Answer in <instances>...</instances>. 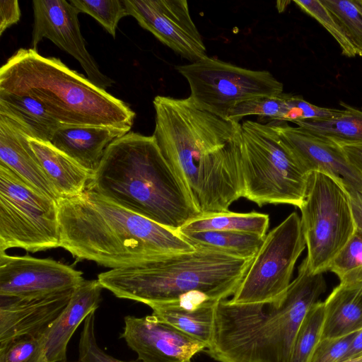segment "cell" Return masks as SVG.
Listing matches in <instances>:
<instances>
[{
	"instance_id": "cell-33",
	"label": "cell",
	"mask_w": 362,
	"mask_h": 362,
	"mask_svg": "<svg viewBox=\"0 0 362 362\" xmlns=\"http://www.w3.org/2000/svg\"><path fill=\"white\" fill-rule=\"evenodd\" d=\"M304 12L318 21L333 37L339 45L341 53L354 57L358 54L356 49L346 36V33L333 17L332 13L319 0L293 1Z\"/></svg>"
},
{
	"instance_id": "cell-2",
	"label": "cell",
	"mask_w": 362,
	"mask_h": 362,
	"mask_svg": "<svg viewBox=\"0 0 362 362\" xmlns=\"http://www.w3.org/2000/svg\"><path fill=\"white\" fill-rule=\"evenodd\" d=\"M57 203L60 247L79 260L113 269L195 250L178 231L122 208L92 189Z\"/></svg>"
},
{
	"instance_id": "cell-5",
	"label": "cell",
	"mask_w": 362,
	"mask_h": 362,
	"mask_svg": "<svg viewBox=\"0 0 362 362\" xmlns=\"http://www.w3.org/2000/svg\"><path fill=\"white\" fill-rule=\"evenodd\" d=\"M0 91L26 94L61 124L131 129L135 112L122 100L37 50L18 49L0 69Z\"/></svg>"
},
{
	"instance_id": "cell-29",
	"label": "cell",
	"mask_w": 362,
	"mask_h": 362,
	"mask_svg": "<svg viewBox=\"0 0 362 362\" xmlns=\"http://www.w3.org/2000/svg\"><path fill=\"white\" fill-rule=\"evenodd\" d=\"M340 280L339 284L362 283V233H355L331 262L329 269Z\"/></svg>"
},
{
	"instance_id": "cell-3",
	"label": "cell",
	"mask_w": 362,
	"mask_h": 362,
	"mask_svg": "<svg viewBox=\"0 0 362 362\" xmlns=\"http://www.w3.org/2000/svg\"><path fill=\"white\" fill-rule=\"evenodd\" d=\"M325 290L323 273L312 272L305 257L277 301L237 304L219 300L206 353L218 362H289L297 332Z\"/></svg>"
},
{
	"instance_id": "cell-42",
	"label": "cell",
	"mask_w": 362,
	"mask_h": 362,
	"mask_svg": "<svg viewBox=\"0 0 362 362\" xmlns=\"http://www.w3.org/2000/svg\"><path fill=\"white\" fill-rule=\"evenodd\" d=\"M340 362H362V353L356 356L347 358Z\"/></svg>"
},
{
	"instance_id": "cell-20",
	"label": "cell",
	"mask_w": 362,
	"mask_h": 362,
	"mask_svg": "<svg viewBox=\"0 0 362 362\" xmlns=\"http://www.w3.org/2000/svg\"><path fill=\"white\" fill-rule=\"evenodd\" d=\"M130 130L111 126L61 124L50 143L93 174L109 145Z\"/></svg>"
},
{
	"instance_id": "cell-25",
	"label": "cell",
	"mask_w": 362,
	"mask_h": 362,
	"mask_svg": "<svg viewBox=\"0 0 362 362\" xmlns=\"http://www.w3.org/2000/svg\"><path fill=\"white\" fill-rule=\"evenodd\" d=\"M178 232L194 247L243 259L254 258L264 238L256 234L232 231Z\"/></svg>"
},
{
	"instance_id": "cell-15",
	"label": "cell",
	"mask_w": 362,
	"mask_h": 362,
	"mask_svg": "<svg viewBox=\"0 0 362 362\" xmlns=\"http://www.w3.org/2000/svg\"><path fill=\"white\" fill-rule=\"evenodd\" d=\"M121 337L142 362H187L206 349L203 342L154 315L126 316Z\"/></svg>"
},
{
	"instance_id": "cell-8",
	"label": "cell",
	"mask_w": 362,
	"mask_h": 362,
	"mask_svg": "<svg viewBox=\"0 0 362 362\" xmlns=\"http://www.w3.org/2000/svg\"><path fill=\"white\" fill-rule=\"evenodd\" d=\"M299 209L309 267L323 273L356 231L348 192L332 176L312 172Z\"/></svg>"
},
{
	"instance_id": "cell-37",
	"label": "cell",
	"mask_w": 362,
	"mask_h": 362,
	"mask_svg": "<svg viewBox=\"0 0 362 362\" xmlns=\"http://www.w3.org/2000/svg\"><path fill=\"white\" fill-rule=\"evenodd\" d=\"M356 333L349 335L321 339L309 362H340L345 359Z\"/></svg>"
},
{
	"instance_id": "cell-13",
	"label": "cell",
	"mask_w": 362,
	"mask_h": 362,
	"mask_svg": "<svg viewBox=\"0 0 362 362\" xmlns=\"http://www.w3.org/2000/svg\"><path fill=\"white\" fill-rule=\"evenodd\" d=\"M33 9L32 49L37 50L39 42L47 38L74 57L93 84L106 90L114 83L86 49L80 29V11L74 6L66 0H34Z\"/></svg>"
},
{
	"instance_id": "cell-43",
	"label": "cell",
	"mask_w": 362,
	"mask_h": 362,
	"mask_svg": "<svg viewBox=\"0 0 362 362\" xmlns=\"http://www.w3.org/2000/svg\"><path fill=\"white\" fill-rule=\"evenodd\" d=\"M356 7L362 13V0H351Z\"/></svg>"
},
{
	"instance_id": "cell-24",
	"label": "cell",
	"mask_w": 362,
	"mask_h": 362,
	"mask_svg": "<svg viewBox=\"0 0 362 362\" xmlns=\"http://www.w3.org/2000/svg\"><path fill=\"white\" fill-rule=\"evenodd\" d=\"M0 115L20 124L30 138L50 142L61 125L42 105L26 94L0 91Z\"/></svg>"
},
{
	"instance_id": "cell-14",
	"label": "cell",
	"mask_w": 362,
	"mask_h": 362,
	"mask_svg": "<svg viewBox=\"0 0 362 362\" xmlns=\"http://www.w3.org/2000/svg\"><path fill=\"white\" fill-rule=\"evenodd\" d=\"M82 272L49 258L13 256L0 252V296H38L74 289Z\"/></svg>"
},
{
	"instance_id": "cell-23",
	"label": "cell",
	"mask_w": 362,
	"mask_h": 362,
	"mask_svg": "<svg viewBox=\"0 0 362 362\" xmlns=\"http://www.w3.org/2000/svg\"><path fill=\"white\" fill-rule=\"evenodd\" d=\"M324 305L322 339L341 337L362 329V283L339 284Z\"/></svg>"
},
{
	"instance_id": "cell-38",
	"label": "cell",
	"mask_w": 362,
	"mask_h": 362,
	"mask_svg": "<svg viewBox=\"0 0 362 362\" xmlns=\"http://www.w3.org/2000/svg\"><path fill=\"white\" fill-rule=\"evenodd\" d=\"M21 9L17 0L0 1V35L21 18Z\"/></svg>"
},
{
	"instance_id": "cell-9",
	"label": "cell",
	"mask_w": 362,
	"mask_h": 362,
	"mask_svg": "<svg viewBox=\"0 0 362 362\" xmlns=\"http://www.w3.org/2000/svg\"><path fill=\"white\" fill-rule=\"evenodd\" d=\"M60 247L57 201L34 189L0 163V252Z\"/></svg>"
},
{
	"instance_id": "cell-11",
	"label": "cell",
	"mask_w": 362,
	"mask_h": 362,
	"mask_svg": "<svg viewBox=\"0 0 362 362\" xmlns=\"http://www.w3.org/2000/svg\"><path fill=\"white\" fill-rule=\"evenodd\" d=\"M305 246L300 218L293 212L265 235L229 300L237 304L269 303L281 298Z\"/></svg>"
},
{
	"instance_id": "cell-28",
	"label": "cell",
	"mask_w": 362,
	"mask_h": 362,
	"mask_svg": "<svg viewBox=\"0 0 362 362\" xmlns=\"http://www.w3.org/2000/svg\"><path fill=\"white\" fill-rule=\"evenodd\" d=\"M325 319L324 302H316L308 310L298 332L289 362H309L322 339Z\"/></svg>"
},
{
	"instance_id": "cell-12",
	"label": "cell",
	"mask_w": 362,
	"mask_h": 362,
	"mask_svg": "<svg viewBox=\"0 0 362 362\" xmlns=\"http://www.w3.org/2000/svg\"><path fill=\"white\" fill-rule=\"evenodd\" d=\"M129 16L160 42L192 62L207 56L186 0H124Z\"/></svg>"
},
{
	"instance_id": "cell-22",
	"label": "cell",
	"mask_w": 362,
	"mask_h": 362,
	"mask_svg": "<svg viewBox=\"0 0 362 362\" xmlns=\"http://www.w3.org/2000/svg\"><path fill=\"white\" fill-rule=\"evenodd\" d=\"M29 144L59 199L75 197L86 190L92 173L50 142L29 137Z\"/></svg>"
},
{
	"instance_id": "cell-10",
	"label": "cell",
	"mask_w": 362,
	"mask_h": 362,
	"mask_svg": "<svg viewBox=\"0 0 362 362\" xmlns=\"http://www.w3.org/2000/svg\"><path fill=\"white\" fill-rule=\"evenodd\" d=\"M176 69L189 86L188 100L196 107L225 119L244 102L283 93V83L269 71L248 69L209 57Z\"/></svg>"
},
{
	"instance_id": "cell-27",
	"label": "cell",
	"mask_w": 362,
	"mask_h": 362,
	"mask_svg": "<svg viewBox=\"0 0 362 362\" xmlns=\"http://www.w3.org/2000/svg\"><path fill=\"white\" fill-rule=\"evenodd\" d=\"M341 105L344 108L339 115L293 123L314 135L339 145L362 144V111L345 103Z\"/></svg>"
},
{
	"instance_id": "cell-35",
	"label": "cell",
	"mask_w": 362,
	"mask_h": 362,
	"mask_svg": "<svg viewBox=\"0 0 362 362\" xmlns=\"http://www.w3.org/2000/svg\"><path fill=\"white\" fill-rule=\"evenodd\" d=\"M95 313L90 314L83 322L78 343L79 362H142L138 358L131 361L119 360L99 347L95 334Z\"/></svg>"
},
{
	"instance_id": "cell-19",
	"label": "cell",
	"mask_w": 362,
	"mask_h": 362,
	"mask_svg": "<svg viewBox=\"0 0 362 362\" xmlns=\"http://www.w3.org/2000/svg\"><path fill=\"white\" fill-rule=\"evenodd\" d=\"M29 137L20 124L0 115V163L34 189L58 201L56 192L30 146Z\"/></svg>"
},
{
	"instance_id": "cell-21",
	"label": "cell",
	"mask_w": 362,
	"mask_h": 362,
	"mask_svg": "<svg viewBox=\"0 0 362 362\" xmlns=\"http://www.w3.org/2000/svg\"><path fill=\"white\" fill-rule=\"evenodd\" d=\"M201 291H190L175 300L148 305L162 322L203 342L208 347L212 335L214 308L218 303Z\"/></svg>"
},
{
	"instance_id": "cell-4",
	"label": "cell",
	"mask_w": 362,
	"mask_h": 362,
	"mask_svg": "<svg viewBox=\"0 0 362 362\" xmlns=\"http://www.w3.org/2000/svg\"><path fill=\"white\" fill-rule=\"evenodd\" d=\"M87 189L177 231L200 216L153 135L130 131L112 141Z\"/></svg>"
},
{
	"instance_id": "cell-30",
	"label": "cell",
	"mask_w": 362,
	"mask_h": 362,
	"mask_svg": "<svg viewBox=\"0 0 362 362\" xmlns=\"http://www.w3.org/2000/svg\"><path fill=\"white\" fill-rule=\"evenodd\" d=\"M289 94L281 93L277 95L261 97L244 102L230 112L228 119L236 123L245 117L257 115L271 121L284 122L288 110Z\"/></svg>"
},
{
	"instance_id": "cell-41",
	"label": "cell",
	"mask_w": 362,
	"mask_h": 362,
	"mask_svg": "<svg viewBox=\"0 0 362 362\" xmlns=\"http://www.w3.org/2000/svg\"><path fill=\"white\" fill-rule=\"evenodd\" d=\"M361 353H362V329L356 333L345 359Z\"/></svg>"
},
{
	"instance_id": "cell-44",
	"label": "cell",
	"mask_w": 362,
	"mask_h": 362,
	"mask_svg": "<svg viewBox=\"0 0 362 362\" xmlns=\"http://www.w3.org/2000/svg\"><path fill=\"white\" fill-rule=\"evenodd\" d=\"M187 362H191V361H187Z\"/></svg>"
},
{
	"instance_id": "cell-34",
	"label": "cell",
	"mask_w": 362,
	"mask_h": 362,
	"mask_svg": "<svg viewBox=\"0 0 362 362\" xmlns=\"http://www.w3.org/2000/svg\"><path fill=\"white\" fill-rule=\"evenodd\" d=\"M0 362H49L40 337H21L0 344Z\"/></svg>"
},
{
	"instance_id": "cell-31",
	"label": "cell",
	"mask_w": 362,
	"mask_h": 362,
	"mask_svg": "<svg viewBox=\"0 0 362 362\" xmlns=\"http://www.w3.org/2000/svg\"><path fill=\"white\" fill-rule=\"evenodd\" d=\"M80 13L90 15L113 37L119 21L129 16L124 0H69Z\"/></svg>"
},
{
	"instance_id": "cell-17",
	"label": "cell",
	"mask_w": 362,
	"mask_h": 362,
	"mask_svg": "<svg viewBox=\"0 0 362 362\" xmlns=\"http://www.w3.org/2000/svg\"><path fill=\"white\" fill-rule=\"evenodd\" d=\"M74 290L32 297L0 296V344L21 337H40L66 308Z\"/></svg>"
},
{
	"instance_id": "cell-32",
	"label": "cell",
	"mask_w": 362,
	"mask_h": 362,
	"mask_svg": "<svg viewBox=\"0 0 362 362\" xmlns=\"http://www.w3.org/2000/svg\"><path fill=\"white\" fill-rule=\"evenodd\" d=\"M321 2L340 25L358 55L362 57V13L352 1L322 0Z\"/></svg>"
},
{
	"instance_id": "cell-45",
	"label": "cell",
	"mask_w": 362,
	"mask_h": 362,
	"mask_svg": "<svg viewBox=\"0 0 362 362\" xmlns=\"http://www.w3.org/2000/svg\"><path fill=\"white\" fill-rule=\"evenodd\" d=\"M66 362V361H65Z\"/></svg>"
},
{
	"instance_id": "cell-26",
	"label": "cell",
	"mask_w": 362,
	"mask_h": 362,
	"mask_svg": "<svg viewBox=\"0 0 362 362\" xmlns=\"http://www.w3.org/2000/svg\"><path fill=\"white\" fill-rule=\"evenodd\" d=\"M269 225L268 214L251 211H226L199 216L183 226L178 231H232L265 237Z\"/></svg>"
},
{
	"instance_id": "cell-36",
	"label": "cell",
	"mask_w": 362,
	"mask_h": 362,
	"mask_svg": "<svg viewBox=\"0 0 362 362\" xmlns=\"http://www.w3.org/2000/svg\"><path fill=\"white\" fill-rule=\"evenodd\" d=\"M343 112L344 109L319 107L307 102L301 96L289 94L288 110L284 122L322 119L339 115Z\"/></svg>"
},
{
	"instance_id": "cell-7",
	"label": "cell",
	"mask_w": 362,
	"mask_h": 362,
	"mask_svg": "<svg viewBox=\"0 0 362 362\" xmlns=\"http://www.w3.org/2000/svg\"><path fill=\"white\" fill-rule=\"evenodd\" d=\"M243 197L259 206L291 204L299 208L308 173L270 124H241Z\"/></svg>"
},
{
	"instance_id": "cell-39",
	"label": "cell",
	"mask_w": 362,
	"mask_h": 362,
	"mask_svg": "<svg viewBox=\"0 0 362 362\" xmlns=\"http://www.w3.org/2000/svg\"><path fill=\"white\" fill-rule=\"evenodd\" d=\"M356 230L362 233V192L347 190Z\"/></svg>"
},
{
	"instance_id": "cell-40",
	"label": "cell",
	"mask_w": 362,
	"mask_h": 362,
	"mask_svg": "<svg viewBox=\"0 0 362 362\" xmlns=\"http://www.w3.org/2000/svg\"><path fill=\"white\" fill-rule=\"evenodd\" d=\"M339 146L348 160L362 176V144H341Z\"/></svg>"
},
{
	"instance_id": "cell-16",
	"label": "cell",
	"mask_w": 362,
	"mask_h": 362,
	"mask_svg": "<svg viewBox=\"0 0 362 362\" xmlns=\"http://www.w3.org/2000/svg\"><path fill=\"white\" fill-rule=\"evenodd\" d=\"M269 123L308 173H325L341 182L346 190L362 192V176L339 144L286 122Z\"/></svg>"
},
{
	"instance_id": "cell-18",
	"label": "cell",
	"mask_w": 362,
	"mask_h": 362,
	"mask_svg": "<svg viewBox=\"0 0 362 362\" xmlns=\"http://www.w3.org/2000/svg\"><path fill=\"white\" fill-rule=\"evenodd\" d=\"M98 280H85L74 288L58 317L40 337L49 362H65L68 344L79 325L95 312L101 300Z\"/></svg>"
},
{
	"instance_id": "cell-6",
	"label": "cell",
	"mask_w": 362,
	"mask_h": 362,
	"mask_svg": "<svg viewBox=\"0 0 362 362\" xmlns=\"http://www.w3.org/2000/svg\"><path fill=\"white\" fill-rule=\"evenodd\" d=\"M194 247L193 251L165 255L142 264L110 269L99 274L98 280L116 297L148 306L194 291L218 301L233 296L253 258Z\"/></svg>"
},
{
	"instance_id": "cell-1",
	"label": "cell",
	"mask_w": 362,
	"mask_h": 362,
	"mask_svg": "<svg viewBox=\"0 0 362 362\" xmlns=\"http://www.w3.org/2000/svg\"><path fill=\"white\" fill-rule=\"evenodd\" d=\"M154 137L201 215L226 210L240 185V166L230 142L241 124L196 107L188 98L157 95Z\"/></svg>"
}]
</instances>
